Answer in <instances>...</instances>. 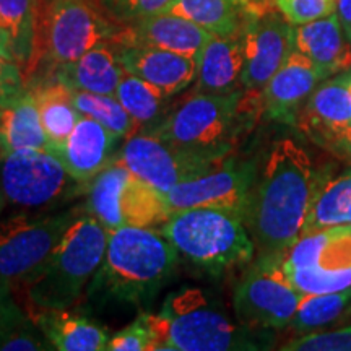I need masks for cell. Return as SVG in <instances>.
<instances>
[{"instance_id":"30","label":"cell","mask_w":351,"mask_h":351,"mask_svg":"<svg viewBox=\"0 0 351 351\" xmlns=\"http://www.w3.org/2000/svg\"><path fill=\"white\" fill-rule=\"evenodd\" d=\"M122 218L127 226L160 230L171 217L163 192L132 174L122 195Z\"/></svg>"},{"instance_id":"17","label":"cell","mask_w":351,"mask_h":351,"mask_svg":"<svg viewBox=\"0 0 351 351\" xmlns=\"http://www.w3.org/2000/svg\"><path fill=\"white\" fill-rule=\"evenodd\" d=\"M117 140L119 137L99 122L82 116L69 137L62 143L47 145V152L62 163L70 178L78 184H88L111 163Z\"/></svg>"},{"instance_id":"1","label":"cell","mask_w":351,"mask_h":351,"mask_svg":"<svg viewBox=\"0 0 351 351\" xmlns=\"http://www.w3.org/2000/svg\"><path fill=\"white\" fill-rule=\"evenodd\" d=\"M320 182L313 158L295 140L271 145L244 215L261 256H280L301 238Z\"/></svg>"},{"instance_id":"45","label":"cell","mask_w":351,"mask_h":351,"mask_svg":"<svg viewBox=\"0 0 351 351\" xmlns=\"http://www.w3.org/2000/svg\"><path fill=\"white\" fill-rule=\"evenodd\" d=\"M239 2H241V3H244V5H245V7H247V3H249V0H239Z\"/></svg>"},{"instance_id":"38","label":"cell","mask_w":351,"mask_h":351,"mask_svg":"<svg viewBox=\"0 0 351 351\" xmlns=\"http://www.w3.org/2000/svg\"><path fill=\"white\" fill-rule=\"evenodd\" d=\"M26 317L28 315L16 304L12 293H5L0 289V340L7 335L10 328Z\"/></svg>"},{"instance_id":"16","label":"cell","mask_w":351,"mask_h":351,"mask_svg":"<svg viewBox=\"0 0 351 351\" xmlns=\"http://www.w3.org/2000/svg\"><path fill=\"white\" fill-rule=\"evenodd\" d=\"M212 38L213 34L192 21L165 12L134 23L122 25L112 43L119 46L156 47L199 59L200 52Z\"/></svg>"},{"instance_id":"31","label":"cell","mask_w":351,"mask_h":351,"mask_svg":"<svg viewBox=\"0 0 351 351\" xmlns=\"http://www.w3.org/2000/svg\"><path fill=\"white\" fill-rule=\"evenodd\" d=\"M116 98L121 101L122 106L130 114L132 119L137 122L138 127H145L147 130L163 119L166 114V101L169 99L155 85L129 72H125L121 78L116 90Z\"/></svg>"},{"instance_id":"28","label":"cell","mask_w":351,"mask_h":351,"mask_svg":"<svg viewBox=\"0 0 351 351\" xmlns=\"http://www.w3.org/2000/svg\"><path fill=\"white\" fill-rule=\"evenodd\" d=\"M335 226H351V168L335 178L322 179L311 204L302 234Z\"/></svg>"},{"instance_id":"3","label":"cell","mask_w":351,"mask_h":351,"mask_svg":"<svg viewBox=\"0 0 351 351\" xmlns=\"http://www.w3.org/2000/svg\"><path fill=\"white\" fill-rule=\"evenodd\" d=\"M160 231L179 258L210 275L245 265L256 252L244 215L228 208H187L171 213Z\"/></svg>"},{"instance_id":"39","label":"cell","mask_w":351,"mask_h":351,"mask_svg":"<svg viewBox=\"0 0 351 351\" xmlns=\"http://www.w3.org/2000/svg\"><path fill=\"white\" fill-rule=\"evenodd\" d=\"M335 13L339 16L346 38L351 43V0H335Z\"/></svg>"},{"instance_id":"43","label":"cell","mask_w":351,"mask_h":351,"mask_svg":"<svg viewBox=\"0 0 351 351\" xmlns=\"http://www.w3.org/2000/svg\"><path fill=\"white\" fill-rule=\"evenodd\" d=\"M5 204H7V199H5V195H3L2 189H0V215H2L3 208H5Z\"/></svg>"},{"instance_id":"35","label":"cell","mask_w":351,"mask_h":351,"mask_svg":"<svg viewBox=\"0 0 351 351\" xmlns=\"http://www.w3.org/2000/svg\"><path fill=\"white\" fill-rule=\"evenodd\" d=\"M174 0H101L109 15L122 25L168 12Z\"/></svg>"},{"instance_id":"11","label":"cell","mask_w":351,"mask_h":351,"mask_svg":"<svg viewBox=\"0 0 351 351\" xmlns=\"http://www.w3.org/2000/svg\"><path fill=\"white\" fill-rule=\"evenodd\" d=\"M119 158L132 174L163 194L179 182L194 179L223 161L186 150L150 132H138L127 138Z\"/></svg>"},{"instance_id":"32","label":"cell","mask_w":351,"mask_h":351,"mask_svg":"<svg viewBox=\"0 0 351 351\" xmlns=\"http://www.w3.org/2000/svg\"><path fill=\"white\" fill-rule=\"evenodd\" d=\"M351 311V287L340 291L302 295L291 327L295 332L309 333L337 322Z\"/></svg>"},{"instance_id":"8","label":"cell","mask_w":351,"mask_h":351,"mask_svg":"<svg viewBox=\"0 0 351 351\" xmlns=\"http://www.w3.org/2000/svg\"><path fill=\"white\" fill-rule=\"evenodd\" d=\"M289 282L301 295L340 291L351 287V226L302 234L280 254Z\"/></svg>"},{"instance_id":"4","label":"cell","mask_w":351,"mask_h":351,"mask_svg":"<svg viewBox=\"0 0 351 351\" xmlns=\"http://www.w3.org/2000/svg\"><path fill=\"white\" fill-rule=\"evenodd\" d=\"M109 230L91 215L73 219L41 274L23 291L29 306L64 309L80 301L106 252Z\"/></svg>"},{"instance_id":"34","label":"cell","mask_w":351,"mask_h":351,"mask_svg":"<svg viewBox=\"0 0 351 351\" xmlns=\"http://www.w3.org/2000/svg\"><path fill=\"white\" fill-rule=\"evenodd\" d=\"M283 351H351V326L335 330H315L301 333L287 341Z\"/></svg>"},{"instance_id":"27","label":"cell","mask_w":351,"mask_h":351,"mask_svg":"<svg viewBox=\"0 0 351 351\" xmlns=\"http://www.w3.org/2000/svg\"><path fill=\"white\" fill-rule=\"evenodd\" d=\"M39 0H0V28L21 67L33 62L39 41Z\"/></svg>"},{"instance_id":"29","label":"cell","mask_w":351,"mask_h":351,"mask_svg":"<svg viewBox=\"0 0 351 351\" xmlns=\"http://www.w3.org/2000/svg\"><path fill=\"white\" fill-rule=\"evenodd\" d=\"M36 99L39 116L49 145L62 143L75 129L82 114L70 99V88L56 78L28 86Z\"/></svg>"},{"instance_id":"42","label":"cell","mask_w":351,"mask_h":351,"mask_svg":"<svg viewBox=\"0 0 351 351\" xmlns=\"http://www.w3.org/2000/svg\"><path fill=\"white\" fill-rule=\"evenodd\" d=\"M0 54H3V56L10 57V59H13L10 44H8V39H7L5 33H3L2 28H0Z\"/></svg>"},{"instance_id":"19","label":"cell","mask_w":351,"mask_h":351,"mask_svg":"<svg viewBox=\"0 0 351 351\" xmlns=\"http://www.w3.org/2000/svg\"><path fill=\"white\" fill-rule=\"evenodd\" d=\"M119 56L125 72L155 85L168 98L195 83L197 59L192 57L145 46H119Z\"/></svg>"},{"instance_id":"14","label":"cell","mask_w":351,"mask_h":351,"mask_svg":"<svg viewBox=\"0 0 351 351\" xmlns=\"http://www.w3.org/2000/svg\"><path fill=\"white\" fill-rule=\"evenodd\" d=\"M244 69L241 86L261 91L295 51V25L276 8L247 12L243 29Z\"/></svg>"},{"instance_id":"46","label":"cell","mask_w":351,"mask_h":351,"mask_svg":"<svg viewBox=\"0 0 351 351\" xmlns=\"http://www.w3.org/2000/svg\"><path fill=\"white\" fill-rule=\"evenodd\" d=\"M350 86H351V69H350Z\"/></svg>"},{"instance_id":"26","label":"cell","mask_w":351,"mask_h":351,"mask_svg":"<svg viewBox=\"0 0 351 351\" xmlns=\"http://www.w3.org/2000/svg\"><path fill=\"white\" fill-rule=\"evenodd\" d=\"M168 12L192 21L213 36L241 34L247 19V8L239 0H174Z\"/></svg>"},{"instance_id":"36","label":"cell","mask_w":351,"mask_h":351,"mask_svg":"<svg viewBox=\"0 0 351 351\" xmlns=\"http://www.w3.org/2000/svg\"><path fill=\"white\" fill-rule=\"evenodd\" d=\"M275 8L291 25H304L335 12V0H274Z\"/></svg>"},{"instance_id":"44","label":"cell","mask_w":351,"mask_h":351,"mask_svg":"<svg viewBox=\"0 0 351 351\" xmlns=\"http://www.w3.org/2000/svg\"><path fill=\"white\" fill-rule=\"evenodd\" d=\"M39 2H41V5H44V7L47 8V5H49V3H51V0H39Z\"/></svg>"},{"instance_id":"6","label":"cell","mask_w":351,"mask_h":351,"mask_svg":"<svg viewBox=\"0 0 351 351\" xmlns=\"http://www.w3.org/2000/svg\"><path fill=\"white\" fill-rule=\"evenodd\" d=\"M161 314L168 322L169 351L262 350L263 333L234 324L199 288H184L168 296Z\"/></svg>"},{"instance_id":"18","label":"cell","mask_w":351,"mask_h":351,"mask_svg":"<svg viewBox=\"0 0 351 351\" xmlns=\"http://www.w3.org/2000/svg\"><path fill=\"white\" fill-rule=\"evenodd\" d=\"M322 80L326 78L317 67L295 49L261 90L263 112L269 119L293 124L298 111Z\"/></svg>"},{"instance_id":"24","label":"cell","mask_w":351,"mask_h":351,"mask_svg":"<svg viewBox=\"0 0 351 351\" xmlns=\"http://www.w3.org/2000/svg\"><path fill=\"white\" fill-rule=\"evenodd\" d=\"M36 99L28 86L0 108V158L23 150H47Z\"/></svg>"},{"instance_id":"10","label":"cell","mask_w":351,"mask_h":351,"mask_svg":"<svg viewBox=\"0 0 351 351\" xmlns=\"http://www.w3.org/2000/svg\"><path fill=\"white\" fill-rule=\"evenodd\" d=\"M121 26L101 15L91 0H51L46 8V54L54 65L67 64L101 43L114 41Z\"/></svg>"},{"instance_id":"20","label":"cell","mask_w":351,"mask_h":351,"mask_svg":"<svg viewBox=\"0 0 351 351\" xmlns=\"http://www.w3.org/2000/svg\"><path fill=\"white\" fill-rule=\"evenodd\" d=\"M295 49L306 56L324 78L351 69V43L335 12L295 26Z\"/></svg>"},{"instance_id":"25","label":"cell","mask_w":351,"mask_h":351,"mask_svg":"<svg viewBox=\"0 0 351 351\" xmlns=\"http://www.w3.org/2000/svg\"><path fill=\"white\" fill-rule=\"evenodd\" d=\"M130 178L129 168L116 156L88 182L86 212L109 231L125 226L121 204Z\"/></svg>"},{"instance_id":"33","label":"cell","mask_w":351,"mask_h":351,"mask_svg":"<svg viewBox=\"0 0 351 351\" xmlns=\"http://www.w3.org/2000/svg\"><path fill=\"white\" fill-rule=\"evenodd\" d=\"M70 99L82 116L91 117L106 127L119 138H130L138 134V124L125 111L121 101L114 95L88 93V91L70 90Z\"/></svg>"},{"instance_id":"37","label":"cell","mask_w":351,"mask_h":351,"mask_svg":"<svg viewBox=\"0 0 351 351\" xmlns=\"http://www.w3.org/2000/svg\"><path fill=\"white\" fill-rule=\"evenodd\" d=\"M26 90L21 65L15 59L0 54V108Z\"/></svg>"},{"instance_id":"7","label":"cell","mask_w":351,"mask_h":351,"mask_svg":"<svg viewBox=\"0 0 351 351\" xmlns=\"http://www.w3.org/2000/svg\"><path fill=\"white\" fill-rule=\"evenodd\" d=\"M77 213L15 215L0 221V289H25L41 274Z\"/></svg>"},{"instance_id":"12","label":"cell","mask_w":351,"mask_h":351,"mask_svg":"<svg viewBox=\"0 0 351 351\" xmlns=\"http://www.w3.org/2000/svg\"><path fill=\"white\" fill-rule=\"evenodd\" d=\"M256 179V163L228 156L197 178L179 182L165 197L173 213L187 208L212 207L245 215Z\"/></svg>"},{"instance_id":"5","label":"cell","mask_w":351,"mask_h":351,"mask_svg":"<svg viewBox=\"0 0 351 351\" xmlns=\"http://www.w3.org/2000/svg\"><path fill=\"white\" fill-rule=\"evenodd\" d=\"M243 90L225 95L194 91L145 130L186 150L213 160H225L232 150V140L239 129Z\"/></svg>"},{"instance_id":"2","label":"cell","mask_w":351,"mask_h":351,"mask_svg":"<svg viewBox=\"0 0 351 351\" xmlns=\"http://www.w3.org/2000/svg\"><path fill=\"white\" fill-rule=\"evenodd\" d=\"M179 254L160 230L121 226L109 231L106 252L86 293L98 302L142 304L174 274Z\"/></svg>"},{"instance_id":"15","label":"cell","mask_w":351,"mask_h":351,"mask_svg":"<svg viewBox=\"0 0 351 351\" xmlns=\"http://www.w3.org/2000/svg\"><path fill=\"white\" fill-rule=\"evenodd\" d=\"M293 125L311 142L335 152L351 135L350 70L320 82L298 111Z\"/></svg>"},{"instance_id":"41","label":"cell","mask_w":351,"mask_h":351,"mask_svg":"<svg viewBox=\"0 0 351 351\" xmlns=\"http://www.w3.org/2000/svg\"><path fill=\"white\" fill-rule=\"evenodd\" d=\"M333 153H339V155L345 156V158H350V160H351V135L348 138H345L343 142H341L339 147L335 148V152H333Z\"/></svg>"},{"instance_id":"40","label":"cell","mask_w":351,"mask_h":351,"mask_svg":"<svg viewBox=\"0 0 351 351\" xmlns=\"http://www.w3.org/2000/svg\"><path fill=\"white\" fill-rule=\"evenodd\" d=\"M275 7L274 0H249L247 3V12H265V10H271Z\"/></svg>"},{"instance_id":"13","label":"cell","mask_w":351,"mask_h":351,"mask_svg":"<svg viewBox=\"0 0 351 351\" xmlns=\"http://www.w3.org/2000/svg\"><path fill=\"white\" fill-rule=\"evenodd\" d=\"M70 182L77 181L47 150H23L2 156L0 189L7 202L16 207H46L64 197Z\"/></svg>"},{"instance_id":"23","label":"cell","mask_w":351,"mask_h":351,"mask_svg":"<svg viewBox=\"0 0 351 351\" xmlns=\"http://www.w3.org/2000/svg\"><path fill=\"white\" fill-rule=\"evenodd\" d=\"M244 69L243 33L213 36L197 59L195 91L225 95L238 90Z\"/></svg>"},{"instance_id":"22","label":"cell","mask_w":351,"mask_h":351,"mask_svg":"<svg viewBox=\"0 0 351 351\" xmlns=\"http://www.w3.org/2000/svg\"><path fill=\"white\" fill-rule=\"evenodd\" d=\"M124 73L119 46L108 41L98 44L72 62L56 65L54 78L70 90L116 96Z\"/></svg>"},{"instance_id":"21","label":"cell","mask_w":351,"mask_h":351,"mask_svg":"<svg viewBox=\"0 0 351 351\" xmlns=\"http://www.w3.org/2000/svg\"><path fill=\"white\" fill-rule=\"evenodd\" d=\"M29 315L52 348L57 351H104L111 339L101 324L90 315L77 313L72 307H32Z\"/></svg>"},{"instance_id":"9","label":"cell","mask_w":351,"mask_h":351,"mask_svg":"<svg viewBox=\"0 0 351 351\" xmlns=\"http://www.w3.org/2000/svg\"><path fill=\"white\" fill-rule=\"evenodd\" d=\"M301 300L280 256H261L236 288L232 304L239 324L269 332L291 326Z\"/></svg>"}]
</instances>
